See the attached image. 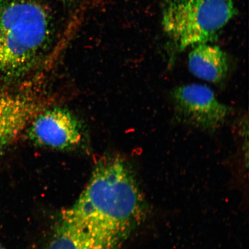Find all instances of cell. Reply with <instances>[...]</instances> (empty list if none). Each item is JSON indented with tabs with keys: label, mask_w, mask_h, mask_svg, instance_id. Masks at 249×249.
<instances>
[{
	"label": "cell",
	"mask_w": 249,
	"mask_h": 249,
	"mask_svg": "<svg viewBox=\"0 0 249 249\" xmlns=\"http://www.w3.org/2000/svg\"><path fill=\"white\" fill-rule=\"evenodd\" d=\"M142 200L131 171L119 159L96 165L82 194L65 212L60 229L81 249H116L138 223Z\"/></svg>",
	"instance_id": "1"
},
{
	"label": "cell",
	"mask_w": 249,
	"mask_h": 249,
	"mask_svg": "<svg viewBox=\"0 0 249 249\" xmlns=\"http://www.w3.org/2000/svg\"><path fill=\"white\" fill-rule=\"evenodd\" d=\"M51 15L35 0H0V80L27 75L51 42Z\"/></svg>",
	"instance_id": "2"
},
{
	"label": "cell",
	"mask_w": 249,
	"mask_h": 249,
	"mask_svg": "<svg viewBox=\"0 0 249 249\" xmlns=\"http://www.w3.org/2000/svg\"><path fill=\"white\" fill-rule=\"evenodd\" d=\"M237 14L234 0H164L161 26L183 51L215 40Z\"/></svg>",
	"instance_id": "3"
},
{
	"label": "cell",
	"mask_w": 249,
	"mask_h": 249,
	"mask_svg": "<svg viewBox=\"0 0 249 249\" xmlns=\"http://www.w3.org/2000/svg\"><path fill=\"white\" fill-rule=\"evenodd\" d=\"M171 95L178 119L200 129L214 131L225 123L230 113V108L205 85L179 86Z\"/></svg>",
	"instance_id": "4"
},
{
	"label": "cell",
	"mask_w": 249,
	"mask_h": 249,
	"mask_svg": "<svg viewBox=\"0 0 249 249\" xmlns=\"http://www.w3.org/2000/svg\"><path fill=\"white\" fill-rule=\"evenodd\" d=\"M29 135L43 147L66 149L79 145L83 139L82 126L76 117L64 108L40 110L29 124Z\"/></svg>",
	"instance_id": "5"
},
{
	"label": "cell",
	"mask_w": 249,
	"mask_h": 249,
	"mask_svg": "<svg viewBox=\"0 0 249 249\" xmlns=\"http://www.w3.org/2000/svg\"><path fill=\"white\" fill-rule=\"evenodd\" d=\"M40 111L32 97L0 93V150L17 139Z\"/></svg>",
	"instance_id": "6"
},
{
	"label": "cell",
	"mask_w": 249,
	"mask_h": 249,
	"mask_svg": "<svg viewBox=\"0 0 249 249\" xmlns=\"http://www.w3.org/2000/svg\"><path fill=\"white\" fill-rule=\"evenodd\" d=\"M192 48L188 55V67L194 75L217 84L226 79L230 61L229 55L220 47L205 43Z\"/></svg>",
	"instance_id": "7"
},
{
	"label": "cell",
	"mask_w": 249,
	"mask_h": 249,
	"mask_svg": "<svg viewBox=\"0 0 249 249\" xmlns=\"http://www.w3.org/2000/svg\"><path fill=\"white\" fill-rule=\"evenodd\" d=\"M0 249H3V248L1 247V245H0Z\"/></svg>",
	"instance_id": "8"
}]
</instances>
